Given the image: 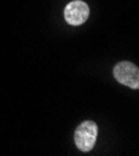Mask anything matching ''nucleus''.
I'll return each instance as SVG.
<instances>
[{
    "label": "nucleus",
    "mask_w": 139,
    "mask_h": 156,
    "mask_svg": "<svg viewBox=\"0 0 139 156\" xmlns=\"http://www.w3.org/2000/svg\"><path fill=\"white\" fill-rule=\"evenodd\" d=\"M64 15L67 24L73 25V27H78V25L84 24L88 16H90V6L84 2L74 0V2H71L66 5Z\"/></svg>",
    "instance_id": "obj_3"
},
{
    "label": "nucleus",
    "mask_w": 139,
    "mask_h": 156,
    "mask_svg": "<svg viewBox=\"0 0 139 156\" xmlns=\"http://www.w3.org/2000/svg\"><path fill=\"white\" fill-rule=\"evenodd\" d=\"M98 126L94 121H83L74 131V144L82 152H90L97 141Z\"/></svg>",
    "instance_id": "obj_1"
},
{
    "label": "nucleus",
    "mask_w": 139,
    "mask_h": 156,
    "mask_svg": "<svg viewBox=\"0 0 139 156\" xmlns=\"http://www.w3.org/2000/svg\"><path fill=\"white\" fill-rule=\"evenodd\" d=\"M113 76L114 79L131 89H139V68L131 61H121L113 68Z\"/></svg>",
    "instance_id": "obj_2"
}]
</instances>
